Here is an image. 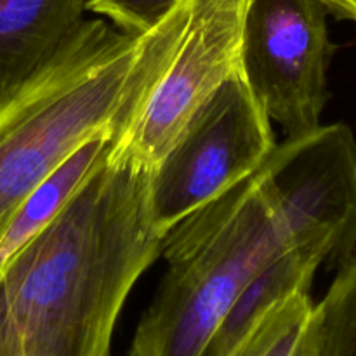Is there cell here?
<instances>
[{
  "mask_svg": "<svg viewBox=\"0 0 356 356\" xmlns=\"http://www.w3.org/2000/svg\"><path fill=\"white\" fill-rule=\"evenodd\" d=\"M152 172L113 152L0 266V356H111L129 292L162 250Z\"/></svg>",
  "mask_w": 356,
  "mask_h": 356,
  "instance_id": "1",
  "label": "cell"
},
{
  "mask_svg": "<svg viewBox=\"0 0 356 356\" xmlns=\"http://www.w3.org/2000/svg\"><path fill=\"white\" fill-rule=\"evenodd\" d=\"M188 14L181 0L143 35L83 19L54 58L0 103V229L75 149L124 134L172 56Z\"/></svg>",
  "mask_w": 356,
  "mask_h": 356,
  "instance_id": "2",
  "label": "cell"
},
{
  "mask_svg": "<svg viewBox=\"0 0 356 356\" xmlns=\"http://www.w3.org/2000/svg\"><path fill=\"white\" fill-rule=\"evenodd\" d=\"M291 249L270 195L252 174L163 233L167 273L129 356H209L247 282Z\"/></svg>",
  "mask_w": 356,
  "mask_h": 356,
  "instance_id": "3",
  "label": "cell"
},
{
  "mask_svg": "<svg viewBox=\"0 0 356 356\" xmlns=\"http://www.w3.org/2000/svg\"><path fill=\"white\" fill-rule=\"evenodd\" d=\"M275 146L270 117L238 70L153 169L149 200L160 235L256 174Z\"/></svg>",
  "mask_w": 356,
  "mask_h": 356,
  "instance_id": "4",
  "label": "cell"
},
{
  "mask_svg": "<svg viewBox=\"0 0 356 356\" xmlns=\"http://www.w3.org/2000/svg\"><path fill=\"white\" fill-rule=\"evenodd\" d=\"M289 247L327 268L356 256V139L330 124L285 138L257 169Z\"/></svg>",
  "mask_w": 356,
  "mask_h": 356,
  "instance_id": "5",
  "label": "cell"
},
{
  "mask_svg": "<svg viewBox=\"0 0 356 356\" xmlns=\"http://www.w3.org/2000/svg\"><path fill=\"white\" fill-rule=\"evenodd\" d=\"M320 0H247L240 72L287 138L322 124L336 45Z\"/></svg>",
  "mask_w": 356,
  "mask_h": 356,
  "instance_id": "6",
  "label": "cell"
},
{
  "mask_svg": "<svg viewBox=\"0 0 356 356\" xmlns=\"http://www.w3.org/2000/svg\"><path fill=\"white\" fill-rule=\"evenodd\" d=\"M247 0H188L179 42L115 153L155 169L193 115L240 70Z\"/></svg>",
  "mask_w": 356,
  "mask_h": 356,
  "instance_id": "7",
  "label": "cell"
},
{
  "mask_svg": "<svg viewBox=\"0 0 356 356\" xmlns=\"http://www.w3.org/2000/svg\"><path fill=\"white\" fill-rule=\"evenodd\" d=\"M89 0H0V103L44 68L83 23Z\"/></svg>",
  "mask_w": 356,
  "mask_h": 356,
  "instance_id": "8",
  "label": "cell"
},
{
  "mask_svg": "<svg viewBox=\"0 0 356 356\" xmlns=\"http://www.w3.org/2000/svg\"><path fill=\"white\" fill-rule=\"evenodd\" d=\"M120 136L117 129L96 134L28 193L0 229V266L61 214L80 188L111 159Z\"/></svg>",
  "mask_w": 356,
  "mask_h": 356,
  "instance_id": "9",
  "label": "cell"
},
{
  "mask_svg": "<svg viewBox=\"0 0 356 356\" xmlns=\"http://www.w3.org/2000/svg\"><path fill=\"white\" fill-rule=\"evenodd\" d=\"M320 266L322 264L315 257L298 249H287L271 257L252 275L235 299L216 334L209 356H219L228 351L273 305L299 291H309Z\"/></svg>",
  "mask_w": 356,
  "mask_h": 356,
  "instance_id": "10",
  "label": "cell"
},
{
  "mask_svg": "<svg viewBox=\"0 0 356 356\" xmlns=\"http://www.w3.org/2000/svg\"><path fill=\"white\" fill-rule=\"evenodd\" d=\"M219 356H318L315 302L299 291L263 313Z\"/></svg>",
  "mask_w": 356,
  "mask_h": 356,
  "instance_id": "11",
  "label": "cell"
},
{
  "mask_svg": "<svg viewBox=\"0 0 356 356\" xmlns=\"http://www.w3.org/2000/svg\"><path fill=\"white\" fill-rule=\"evenodd\" d=\"M315 327L318 356H356V256L315 305Z\"/></svg>",
  "mask_w": 356,
  "mask_h": 356,
  "instance_id": "12",
  "label": "cell"
},
{
  "mask_svg": "<svg viewBox=\"0 0 356 356\" xmlns=\"http://www.w3.org/2000/svg\"><path fill=\"white\" fill-rule=\"evenodd\" d=\"M181 0H89L87 10L108 17L124 33L143 35L172 13Z\"/></svg>",
  "mask_w": 356,
  "mask_h": 356,
  "instance_id": "13",
  "label": "cell"
},
{
  "mask_svg": "<svg viewBox=\"0 0 356 356\" xmlns=\"http://www.w3.org/2000/svg\"><path fill=\"white\" fill-rule=\"evenodd\" d=\"M320 2L332 16L356 23V0H320Z\"/></svg>",
  "mask_w": 356,
  "mask_h": 356,
  "instance_id": "14",
  "label": "cell"
}]
</instances>
